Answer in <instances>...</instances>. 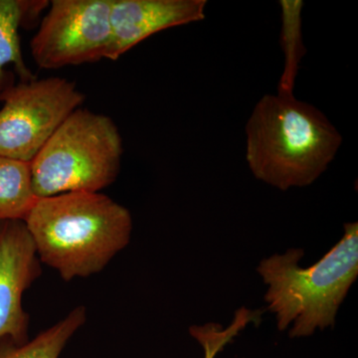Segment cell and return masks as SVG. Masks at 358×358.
<instances>
[{
  "label": "cell",
  "mask_w": 358,
  "mask_h": 358,
  "mask_svg": "<svg viewBox=\"0 0 358 358\" xmlns=\"http://www.w3.org/2000/svg\"><path fill=\"white\" fill-rule=\"evenodd\" d=\"M259 315L257 312L242 308L237 310L234 320L227 329H223L218 324H207L202 327H190V334L204 348V358H215L224 346L230 343L247 324L259 317Z\"/></svg>",
  "instance_id": "13"
},
{
  "label": "cell",
  "mask_w": 358,
  "mask_h": 358,
  "mask_svg": "<svg viewBox=\"0 0 358 358\" xmlns=\"http://www.w3.org/2000/svg\"><path fill=\"white\" fill-rule=\"evenodd\" d=\"M40 263L24 221H0V341L27 343L29 315L22 296L41 275Z\"/></svg>",
  "instance_id": "7"
},
{
  "label": "cell",
  "mask_w": 358,
  "mask_h": 358,
  "mask_svg": "<svg viewBox=\"0 0 358 358\" xmlns=\"http://www.w3.org/2000/svg\"><path fill=\"white\" fill-rule=\"evenodd\" d=\"M206 0H112L110 46L117 61L155 33L205 20Z\"/></svg>",
  "instance_id": "8"
},
{
  "label": "cell",
  "mask_w": 358,
  "mask_h": 358,
  "mask_svg": "<svg viewBox=\"0 0 358 358\" xmlns=\"http://www.w3.org/2000/svg\"><path fill=\"white\" fill-rule=\"evenodd\" d=\"M245 131L250 171L282 192L313 185L343 143L338 129L322 110L280 92L257 102Z\"/></svg>",
  "instance_id": "2"
},
{
  "label": "cell",
  "mask_w": 358,
  "mask_h": 358,
  "mask_svg": "<svg viewBox=\"0 0 358 358\" xmlns=\"http://www.w3.org/2000/svg\"><path fill=\"white\" fill-rule=\"evenodd\" d=\"M124 145L115 122L87 109L73 112L30 162L37 199L100 192L121 171Z\"/></svg>",
  "instance_id": "4"
},
{
  "label": "cell",
  "mask_w": 358,
  "mask_h": 358,
  "mask_svg": "<svg viewBox=\"0 0 358 358\" xmlns=\"http://www.w3.org/2000/svg\"><path fill=\"white\" fill-rule=\"evenodd\" d=\"M303 256V250L291 249L265 259L258 267L268 287V308L275 313L280 331L293 324L291 338L312 336L336 322L358 275L357 222L345 224L341 241L315 265L301 267Z\"/></svg>",
  "instance_id": "3"
},
{
  "label": "cell",
  "mask_w": 358,
  "mask_h": 358,
  "mask_svg": "<svg viewBox=\"0 0 358 358\" xmlns=\"http://www.w3.org/2000/svg\"><path fill=\"white\" fill-rule=\"evenodd\" d=\"M40 262L65 282L100 273L128 246V208L101 192H71L38 199L24 218Z\"/></svg>",
  "instance_id": "1"
},
{
  "label": "cell",
  "mask_w": 358,
  "mask_h": 358,
  "mask_svg": "<svg viewBox=\"0 0 358 358\" xmlns=\"http://www.w3.org/2000/svg\"><path fill=\"white\" fill-rule=\"evenodd\" d=\"M49 3L47 0H0V98L15 84L13 73L7 70L9 66L20 81L35 79L23 58L20 30L38 20Z\"/></svg>",
  "instance_id": "9"
},
{
  "label": "cell",
  "mask_w": 358,
  "mask_h": 358,
  "mask_svg": "<svg viewBox=\"0 0 358 358\" xmlns=\"http://www.w3.org/2000/svg\"><path fill=\"white\" fill-rule=\"evenodd\" d=\"M282 46L285 53V69L280 81V93L293 94L301 56L305 54L301 34L303 1L282 0Z\"/></svg>",
  "instance_id": "12"
},
{
  "label": "cell",
  "mask_w": 358,
  "mask_h": 358,
  "mask_svg": "<svg viewBox=\"0 0 358 358\" xmlns=\"http://www.w3.org/2000/svg\"><path fill=\"white\" fill-rule=\"evenodd\" d=\"M37 199L30 164L0 157V221L24 220Z\"/></svg>",
  "instance_id": "10"
},
{
  "label": "cell",
  "mask_w": 358,
  "mask_h": 358,
  "mask_svg": "<svg viewBox=\"0 0 358 358\" xmlns=\"http://www.w3.org/2000/svg\"><path fill=\"white\" fill-rule=\"evenodd\" d=\"M112 0H52L30 41L35 64L62 69L107 59Z\"/></svg>",
  "instance_id": "6"
},
{
  "label": "cell",
  "mask_w": 358,
  "mask_h": 358,
  "mask_svg": "<svg viewBox=\"0 0 358 358\" xmlns=\"http://www.w3.org/2000/svg\"><path fill=\"white\" fill-rule=\"evenodd\" d=\"M85 99L76 83L65 78L13 85L0 98V157L30 164Z\"/></svg>",
  "instance_id": "5"
},
{
  "label": "cell",
  "mask_w": 358,
  "mask_h": 358,
  "mask_svg": "<svg viewBox=\"0 0 358 358\" xmlns=\"http://www.w3.org/2000/svg\"><path fill=\"white\" fill-rule=\"evenodd\" d=\"M86 319V308L80 306L32 341L23 345L8 341L0 345V358H59L72 336L84 326Z\"/></svg>",
  "instance_id": "11"
}]
</instances>
